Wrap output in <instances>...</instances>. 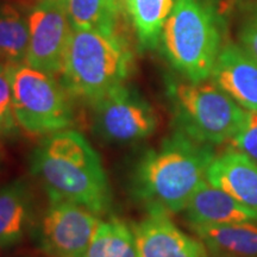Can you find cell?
I'll return each instance as SVG.
<instances>
[{"mask_svg":"<svg viewBox=\"0 0 257 257\" xmlns=\"http://www.w3.org/2000/svg\"><path fill=\"white\" fill-rule=\"evenodd\" d=\"M30 169L48 198L74 202L98 216L111 208L110 182L100 156L79 131L68 128L44 137L31 154Z\"/></svg>","mask_w":257,"mask_h":257,"instance_id":"1","label":"cell"},{"mask_svg":"<svg viewBox=\"0 0 257 257\" xmlns=\"http://www.w3.org/2000/svg\"><path fill=\"white\" fill-rule=\"evenodd\" d=\"M214 156L210 144L174 130L159 148L148 150L137 162L131 178L134 195L148 210L169 214L182 212L206 180Z\"/></svg>","mask_w":257,"mask_h":257,"instance_id":"2","label":"cell"},{"mask_svg":"<svg viewBox=\"0 0 257 257\" xmlns=\"http://www.w3.org/2000/svg\"><path fill=\"white\" fill-rule=\"evenodd\" d=\"M134 63L133 50L118 31L72 28L60 81L70 98L89 106L125 85Z\"/></svg>","mask_w":257,"mask_h":257,"instance_id":"3","label":"cell"},{"mask_svg":"<svg viewBox=\"0 0 257 257\" xmlns=\"http://www.w3.org/2000/svg\"><path fill=\"white\" fill-rule=\"evenodd\" d=\"M166 59L186 80L206 81L223 48V21L206 0H176L160 41Z\"/></svg>","mask_w":257,"mask_h":257,"instance_id":"4","label":"cell"},{"mask_svg":"<svg viewBox=\"0 0 257 257\" xmlns=\"http://www.w3.org/2000/svg\"><path fill=\"white\" fill-rule=\"evenodd\" d=\"M175 130L214 147L232 140L246 110L213 82L169 80L167 83Z\"/></svg>","mask_w":257,"mask_h":257,"instance_id":"5","label":"cell"},{"mask_svg":"<svg viewBox=\"0 0 257 257\" xmlns=\"http://www.w3.org/2000/svg\"><path fill=\"white\" fill-rule=\"evenodd\" d=\"M12 105L19 127L32 136H49L72 128L73 99L55 76L25 62L9 64Z\"/></svg>","mask_w":257,"mask_h":257,"instance_id":"6","label":"cell"},{"mask_svg":"<svg viewBox=\"0 0 257 257\" xmlns=\"http://www.w3.org/2000/svg\"><path fill=\"white\" fill-rule=\"evenodd\" d=\"M89 107L93 131L107 143L141 142L157 127V117L149 102L126 85L106 93Z\"/></svg>","mask_w":257,"mask_h":257,"instance_id":"7","label":"cell"},{"mask_svg":"<svg viewBox=\"0 0 257 257\" xmlns=\"http://www.w3.org/2000/svg\"><path fill=\"white\" fill-rule=\"evenodd\" d=\"M100 221L98 214L88 208L49 198L36 225L38 248L47 257H82Z\"/></svg>","mask_w":257,"mask_h":257,"instance_id":"8","label":"cell"},{"mask_svg":"<svg viewBox=\"0 0 257 257\" xmlns=\"http://www.w3.org/2000/svg\"><path fill=\"white\" fill-rule=\"evenodd\" d=\"M29 48L25 63L32 68L56 76L62 68L72 25L63 0H47L29 11Z\"/></svg>","mask_w":257,"mask_h":257,"instance_id":"9","label":"cell"},{"mask_svg":"<svg viewBox=\"0 0 257 257\" xmlns=\"http://www.w3.org/2000/svg\"><path fill=\"white\" fill-rule=\"evenodd\" d=\"M133 230L138 257H208L204 244L180 230L168 212L148 210Z\"/></svg>","mask_w":257,"mask_h":257,"instance_id":"10","label":"cell"},{"mask_svg":"<svg viewBox=\"0 0 257 257\" xmlns=\"http://www.w3.org/2000/svg\"><path fill=\"white\" fill-rule=\"evenodd\" d=\"M210 78L240 107L257 112V60L240 44L224 43Z\"/></svg>","mask_w":257,"mask_h":257,"instance_id":"11","label":"cell"},{"mask_svg":"<svg viewBox=\"0 0 257 257\" xmlns=\"http://www.w3.org/2000/svg\"><path fill=\"white\" fill-rule=\"evenodd\" d=\"M206 180L244 206L257 211V163L243 153L230 147L214 156Z\"/></svg>","mask_w":257,"mask_h":257,"instance_id":"12","label":"cell"},{"mask_svg":"<svg viewBox=\"0 0 257 257\" xmlns=\"http://www.w3.org/2000/svg\"><path fill=\"white\" fill-rule=\"evenodd\" d=\"M188 225L233 224L257 221V211L240 204L207 180L197 188L182 211Z\"/></svg>","mask_w":257,"mask_h":257,"instance_id":"13","label":"cell"},{"mask_svg":"<svg viewBox=\"0 0 257 257\" xmlns=\"http://www.w3.org/2000/svg\"><path fill=\"white\" fill-rule=\"evenodd\" d=\"M35 205L34 192L25 180L0 187V249L17 245L32 230Z\"/></svg>","mask_w":257,"mask_h":257,"instance_id":"14","label":"cell"},{"mask_svg":"<svg viewBox=\"0 0 257 257\" xmlns=\"http://www.w3.org/2000/svg\"><path fill=\"white\" fill-rule=\"evenodd\" d=\"M213 257H257V221L189 225Z\"/></svg>","mask_w":257,"mask_h":257,"instance_id":"15","label":"cell"},{"mask_svg":"<svg viewBox=\"0 0 257 257\" xmlns=\"http://www.w3.org/2000/svg\"><path fill=\"white\" fill-rule=\"evenodd\" d=\"M176 0H127V14L142 50L159 47L163 27Z\"/></svg>","mask_w":257,"mask_h":257,"instance_id":"16","label":"cell"},{"mask_svg":"<svg viewBox=\"0 0 257 257\" xmlns=\"http://www.w3.org/2000/svg\"><path fill=\"white\" fill-rule=\"evenodd\" d=\"M29 12L14 4L0 5V62H25L29 48Z\"/></svg>","mask_w":257,"mask_h":257,"instance_id":"17","label":"cell"},{"mask_svg":"<svg viewBox=\"0 0 257 257\" xmlns=\"http://www.w3.org/2000/svg\"><path fill=\"white\" fill-rule=\"evenodd\" d=\"M82 257H138L133 227L118 218L101 220Z\"/></svg>","mask_w":257,"mask_h":257,"instance_id":"18","label":"cell"},{"mask_svg":"<svg viewBox=\"0 0 257 257\" xmlns=\"http://www.w3.org/2000/svg\"><path fill=\"white\" fill-rule=\"evenodd\" d=\"M72 28L118 31L124 14L115 0H63Z\"/></svg>","mask_w":257,"mask_h":257,"instance_id":"19","label":"cell"},{"mask_svg":"<svg viewBox=\"0 0 257 257\" xmlns=\"http://www.w3.org/2000/svg\"><path fill=\"white\" fill-rule=\"evenodd\" d=\"M8 66L0 62V141L14 140L19 135V125L12 105V92Z\"/></svg>","mask_w":257,"mask_h":257,"instance_id":"20","label":"cell"},{"mask_svg":"<svg viewBox=\"0 0 257 257\" xmlns=\"http://www.w3.org/2000/svg\"><path fill=\"white\" fill-rule=\"evenodd\" d=\"M230 144L232 149L243 153L257 163V112L246 111L245 119Z\"/></svg>","mask_w":257,"mask_h":257,"instance_id":"21","label":"cell"},{"mask_svg":"<svg viewBox=\"0 0 257 257\" xmlns=\"http://www.w3.org/2000/svg\"><path fill=\"white\" fill-rule=\"evenodd\" d=\"M238 36L240 46L257 60V4L248 6L244 11Z\"/></svg>","mask_w":257,"mask_h":257,"instance_id":"22","label":"cell"},{"mask_svg":"<svg viewBox=\"0 0 257 257\" xmlns=\"http://www.w3.org/2000/svg\"><path fill=\"white\" fill-rule=\"evenodd\" d=\"M123 12H127V0H115Z\"/></svg>","mask_w":257,"mask_h":257,"instance_id":"23","label":"cell"},{"mask_svg":"<svg viewBox=\"0 0 257 257\" xmlns=\"http://www.w3.org/2000/svg\"><path fill=\"white\" fill-rule=\"evenodd\" d=\"M2 156H3V152H2V144H0V160H2Z\"/></svg>","mask_w":257,"mask_h":257,"instance_id":"24","label":"cell"},{"mask_svg":"<svg viewBox=\"0 0 257 257\" xmlns=\"http://www.w3.org/2000/svg\"><path fill=\"white\" fill-rule=\"evenodd\" d=\"M40 2H47V0H36V3H40Z\"/></svg>","mask_w":257,"mask_h":257,"instance_id":"25","label":"cell"}]
</instances>
